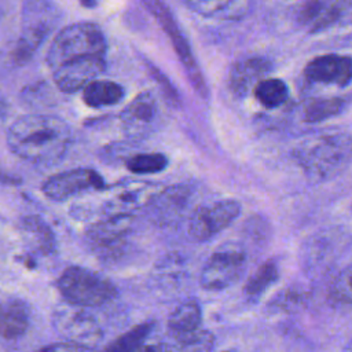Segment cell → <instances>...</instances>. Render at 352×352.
Masks as SVG:
<instances>
[{
  "label": "cell",
  "mask_w": 352,
  "mask_h": 352,
  "mask_svg": "<svg viewBox=\"0 0 352 352\" xmlns=\"http://www.w3.org/2000/svg\"><path fill=\"white\" fill-rule=\"evenodd\" d=\"M304 76L312 82L346 87L352 82V56L338 54L315 56L307 63Z\"/></svg>",
  "instance_id": "obj_12"
},
{
  "label": "cell",
  "mask_w": 352,
  "mask_h": 352,
  "mask_svg": "<svg viewBox=\"0 0 352 352\" xmlns=\"http://www.w3.org/2000/svg\"><path fill=\"white\" fill-rule=\"evenodd\" d=\"M33 352H94L89 348H84V346H78L74 344H51V345H45L41 346Z\"/></svg>",
  "instance_id": "obj_31"
},
{
  "label": "cell",
  "mask_w": 352,
  "mask_h": 352,
  "mask_svg": "<svg viewBox=\"0 0 352 352\" xmlns=\"http://www.w3.org/2000/svg\"><path fill=\"white\" fill-rule=\"evenodd\" d=\"M131 231V216H109L87 231L91 246L104 254H113L126 241Z\"/></svg>",
  "instance_id": "obj_13"
},
{
  "label": "cell",
  "mask_w": 352,
  "mask_h": 352,
  "mask_svg": "<svg viewBox=\"0 0 352 352\" xmlns=\"http://www.w3.org/2000/svg\"><path fill=\"white\" fill-rule=\"evenodd\" d=\"M223 352H236V351H234V349H227V351H223Z\"/></svg>",
  "instance_id": "obj_34"
},
{
  "label": "cell",
  "mask_w": 352,
  "mask_h": 352,
  "mask_svg": "<svg viewBox=\"0 0 352 352\" xmlns=\"http://www.w3.org/2000/svg\"><path fill=\"white\" fill-rule=\"evenodd\" d=\"M202 311L195 300H186L179 304L168 319V334H188L201 327Z\"/></svg>",
  "instance_id": "obj_20"
},
{
  "label": "cell",
  "mask_w": 352,
  "mask_h": 352,
  "mask_svg": "<svg viewBox=\"0 0 352 352\" xmlns=\"http://www.w3.org/2000/svg\"><path fill=\"white\" fill-rule=\"evenodd\" d=\"M122 131L132 139L146 138L158 121V104L151 92H142L121 111Z\"/></svg>",
  "instance_id": "obj_11"
},
{
  "label": "cell",
  "mask_w": 352,
  "mask_h": 352,
  "mask_svg": "<svg viewBox=\"0 0 352 352\" xmlns=\"http://www.w3.org/2000/svg\"><path fill=\"white\" fill-rule=\"evenodd\" d=\"M151 198L150 186L136 184L133 187H125L117 195H114L107 204V214L109 216H129V212L138 209L148 202Z\"/></svg>",
  "instance_id": "obj_21"
},
{
  "label": "cell",
  "mask_w": 352,
  "mask_h": 352,
  "mask_svg": "<svg viewBox=\"0 0 352 352\" xmlns=\"http://www.w3.org/2000/svg\"><path fill=\"white\" fill-rule=\"evenodd\" d=\"M302 300V294L300 292H293V290H287L285 293H282L275 301L274 304L282 309H289V308H296Z\"/></svg>",
  "instance_id": "obj_30"
},
{
  "label": "cell",
  "mask_w": 352,
  "mask_h": 352,
  "mask_svg": "<svg viewBox=\"0 0 352 352\" xmlns=\"http://www.w3.org/2000/svg\"><path fill=\"white\" fill-rule=\"evenodd\" d=\"M241 213L239 202L221 199L202 205L188 220V235L197 242H206L227 228Z\"/></svg>",
  "instance_id": "obj_7"
},
{
  "label": "cell",
  "mask_w": 352,
  "mask_h": 352,
  "mask_svg": "<svg viewBox=\"0 0 352 352\" xmlns=\"http://www.w3.org/2000/svg\"><path fill=\"white\" fill-rule=\"evenodd\" d=\"M272 65L263 56H250L232 65L228 73V89L236 98H245L271 72Z\"/></svg>",
  "instance_id": "obj_14"
},
{
  "label": "cell",
  "mask_w": 352,
  "mask_h": 352,
  "mask_svg": "<svg viewBox=\"0 0 352 352\" xmlns=\"http://www.w3.org/2000/svg\"><path fill=\"white\" fill-rule=\"evenodd\" d=\"M162 352H210L214 336L205 329L188 334H168V340L160 341Z\"/></svg>",
  "instance_id": "obj_19"
},
{
  "label": "cell",
  "mask_w": 352,
  "mask_h": 352,
  "mask_svg": "<svg viewBox=\"0 0 352 352\" xmlns=\"http://www.w3.org/2000/svg\"><path fill=\"white\" fill-rule=\"evenodd\" d=\"M124 95V88L120 84L109 80H95L82 89L84 102L89 107L95 109L113 106L121 102Z\"/></svg>",
  "instance_id": "obj_22"
},
{
  "label": "cell",
  "mask_w": 352,
  "mask_h": 352,
  "mask_svg": "<svg viewBox=\"0 0 352 352\" xmlns=\"http://www.w3.org/2000/svg\"><path fill=\"white\" fill-rule=\"evenodd\" d=\"M48 3H28L23 10V28L16 59H26L40 45L54 25V12Z\"/></svg>",
  "instance_id": "obj_10"
},
{
  "label": "cell",
  "mask_w": 352,
  "mask_h": 352,
  "mask_svg": "<svg viewBox=\"0 0 352 352\" xmlns=\"http://www.w3.org/2000/svg\"><path fill=\"white\" fill-rule=\"evenodd\" d=\"M1 111H3V110H1V102H0V114H1Z\"/></svg>",
  "instance_id": "obj_35"
},
{
  "label": "cell",
  "mask_w": 352,
  "mask_h": 352,
  "mask_svg": "<svg viewBox=\"0 0 352 352\" xmlns=\"http://www.w3.org/2000/svg\"><path fill=\"white\" fill-rule=\"evenodd\" d=\"M344 352H352V340H351V341L346 344V346H345Z\"/></svg>",
  "instance_id": "obj_33"
},
{
  "label": "cell",
  "mask_w": 352,
  "mask_h": 352,
  "mask_svg": "<svg viewBox=\"0 0 352 352\" xmlns=\"http://www.w3.org/2000/svg\"><path fill=\"white\" fill-rule=\"evenodd\" d=\"M329 298L337 304L352 305V264L333 278L329 286Z\"/></svg>",
  "instance_id": "obj_29"
},
{
  "label": "cell",
  "mask_w": 352,
  "mask_h": 352,
  "mask_svg": "<svg viewBox=\"0 0 352 352\" xmlns=\"http://www.w3.org/2000/svg\"><path fill=\"white\" fill-rule=\"evenodd\" d=\"M254 98L267 109H275L282 106L289 96L287 85L283 80L268 77L261 80L253 89Z\"/></svg>",
  "instance_id": "obj_24"
},
{
  "label": "cell",
  "mask_w": 352,
  "mask_h": 352,
  "mask_svg": "<svg viewBox=\"0 0 352 352\" xmlns=\"http://www.w3.org/2000/svg\"><path fill=\"white\" fill-rule=\"evenodd\" d=\"M184 4L197 14L226 21L245 18L253 6L250 1L242 0H190L184 1Z\"/></svg>",
  "instance_id": "obj_17"
},
{
  "label": "cell",
  "mask_w": 352,
  "mask_h": 352,
  "mask_svg": "<svg viewBox=\"0 0 352 352\" xmlns=\"http://www.w3.org/2000/svg\"><path fill=\"white\" fill-rule=\"evenodd\" d=\"M102 188H104L103 179L89 168H76L56 173L47 179L41 187L43 192L54 201H65L81 192Z\"/></svg>",
  "instance_id": "obj_8"
},
{
  "label": "cell",
  "mask_w": 352,
  "mask_h": 352,
  "mask_svg": "<svg viewBox=\"0 0 352 352\" xmlns=\"http://www.w3.org/2000/svg\"><path fill=\"white\" fill-rule=\"evenodd\" d=\"M21 235L29 250L48 256L55 249L51 228L37 216H28L21 223Z\"/></svg>",
  "instance_id": "obj_18"
},
{
  "label": "cell",
  "mask_w": 352,
  "mask_h": 352,
  "mask_svg": "<svg viewBox=\"0 0 352 352\" xmlns=\"http://www.w3.org/2000/svg\"><path fill=\"white\" fill-rule=\"evenodd\" d=\"M70 143L67 124L55 116L28 114L18 118L7 132L10 150L34 164L59 161Z\"/></svg>",
  "instance_id": "obj_1"
},
{
  "label": "cell",
  "mask_w": 352,
  "mask_h": 352,
  "mask_svg": "<svg viewBox=\"0 0 352 352\" xmlns=\"http://www.w3.org/2000/svg\"><path fill=\"white\" fill-rule=\"evenodd\" d=\"M351 6L349 1H308L298 10V21L309 33L322 32L337 23Z\"/></svg>",
  "instance_id": "obj_16"
},
{
  "label": "cell",
  "mask_w": 352,
  "mask_h": 352,
  "mask_svg": "<svg viewBox=\"0 0 352 352\" xmlns=\"http://www.w3.org/2000/svg\"><path fill=\"white\" fill-rule=\"evenodd\" d=\"M168 158L161 153L135 154L126 160V168L136 175L157 173L166 168Z\"/></svg>",
  "instance_id": "obj_28"
},
{
  "label": "cell",
  "mask_w": 352,
  "mask_h": 352,
  "mask_svg": "<svg viewBox=\"0 0 352 352\" xmlns=\"http://www.w3.org/2000/svg\"><path fill=\"white\" fill-rule=\"evenodd\" d=\"M52 323L69 344L92 349L103 338V329L88 308L63 302L55 308Z\"/></svg>",
  "instance_id": "obj_6"
},
{
  "label": "cell",
  "mask_w": 352,
  "mask_h": 352,
  "mask_svg": "<svg viewBox=\"0 0 352 352\" xmlns=\"http://www.w3.org/2000/svg\"><path fill=\"white\" fill-rule=\"evenodd\" d=\"M106 54V38L102 29L92 22H77L65 26L54 37L47 52L51 70L74 59Z\"/></svg>",
  "instance_id": "obj_3"
},
{
  "label": "cell",
  "mask_w": 352,
  "mask_h": 352,
  "mask_svg": "<svg viewBox=\"0 0 352 352\" xmlns=\"http://www.w3.org/2000/svg\"><path fill=\"white\" fill-rule=\"evenodd\" d=\"M279 278V268L274 260H267L256 272L248 279L245 285V294L250 300L258 298L272 283Z\"/></svg>",
  "instance_id": "obj_26"
},
{
  "label": "cell",
  "mask_w": 352,
  "mask_h": 352,
  "mask_svg": "<svg viewBox=\"0 0 352 352\" xmlns=\"http://www.w3.org/2000/svg\"><path fill=\"white\" fill-rule=\"evenodd\" d=\"M139 352H162L160 342H153V344H144Z\"/></svg>",
  "instance_id": "obj_32"
},
{
  "label": "cell",
  "mask_w": 352,
  "mask_h": 352,
  "mask_svg": "<svg viewBox=\"0 0 352 352\" xmlns=\"http://www.w3.org/2000/svg\"><path fill=\"white\" fill-rule=\"evenodd\" d=\"M292 157L311 183H324L352 164V135L341 129H324L304 136Z\"/></svg>",
  "instance_id": "obj_2"
},
{
  "label": "cell",
  "mask_w": 352,
  "mask_h": 352,
  "mask_svg": "<svg viewBox=\"0 0 352 352\" xmlns=\"http://www.w3.org/2000/svg\"><path fill=\"white\" fill-rule=\"evenodd\" d=\"M187 201V190L182 186L169 188L164 191L161 195H158L154 201L155 209V217L158 220L169 221L172 214L184 206V202Z\"/></svg>",
  "instance_id": "obj_27"
},
{
  "label": "cell",
  "mask_w": 352,
  "mask_h": 352,
  "mask_svg": "<svg viewBox=\"0 0 352 352\" xmlns=\"http://www.w3.org/2000/svg\"><path fill=\"white\" fill-rule=\"evenodd\" d=\"M246 265L245 248L238 242H226L206 260L199 275V283L206 290H223L239 280Z\"/></svg>",
  "instance_id": "obj_5"
},
{
  "label": "cell",
  "mask_w": 352,
  "mask_h": 352,
  "mask_svg": "<svg viewBox=\"0 0 352 352\" xmlns=\"http://www.w3.org/2000/svg\"><path fill=\"white\" fill-rule=\"evenodd\" d=\"M345 107L342 98H311L302 106V118L307 122H319L338 116Z\"/></svg>",
  "instance_id": "obj_23"
},
{
  "label": "cell",
  "mask_w": 352,
  "mask_h": 352,
  "mask_svg": "<svg viewBox=\"0 0 352 352\" xmlns=\"http://www.w3.org/2000/svg\"><path fill=\"white\" fill-rule=\"evenodd\" d=\"M106 69V56H87L70 60L51 70L55 85L66 94L84 89Z\"/></svg>",
  "instance_id": "obj_9"
},
{
  "label": "cell",
  "mask_w": 352,
  "mask_h": 352,
  "mask_svg": "<svg viewBox=\"0 0 352 352\" xmlns=\"http://www.w3.org/2000/svg\"><path fill=\"white\" fill-rule=\"evenodd\" d=\"M65 302L81 308L102 307L117 296L116 286L100 274L84 267H67L56 282Z\"/></svg>",
  "instance_id": "obj_4"
},
{
  "label": "cell",
  "mask_w": 352,
  "mask_h": 352,
  "mask_svg": "<svg viewBox=\"0 0 352 352\" xmlns=\"http://www.w3.org/2000/svg\"><path fill=\"white\" fill-rule=\"evenodd\" d=\"M153 329L151 322H143L133 326L113 342H110L103 352H139L146 344V338Z\"/></svg>",
  "instance_id": "obj_25"
},
{
  "label": "cell",
  "mask_w": 352,
  "mask_h": 352,
  "mask_svg": "<svg viewBox=\"0 0 352 352\" xmlns=\"http://www.w3.org/2000/svg\"><path fill=\"white\" fill-rule=\"evenodd\" d=\"M30 309L25 300L15 296L0 297V342H15L28 331Z\"/></svg>",
  "instance_id": "obj_15"
}]
</instances>
